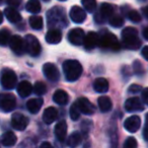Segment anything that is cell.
<instances>
[{
  "mask_svg": "<svg viewBox=\"0 0 148 148\" xmlns=\"http://www.w3.org/2000/svg\"><path fill=\"white\" fill-rule=\"evenodd\" d=\"M34 92L37 95H43L47 92V86L44 82H41V81H38V82L35 83L33 87Z\"/></svg>",
  "mask_w": 148,
  "mask_h": 148,
  "instance_id": "obj_32",
  "label": "cell"
},
{
  "mask_svg": "<svg viewBox=\"0 0 148 148\" xmlns=\"http://www.w3.org/2000/svg\"><path fill=\"white\" fill-rule=\"evenodd\" d=\"M114 13V7L110 3H103L101 5L99 12H97L95 15V18L97 23H105L106 18L111 17Z\"/></svg>",
  "mask_w": 148,
  "mask_h": 148,
  "instance_id": "obj_12",
  "label": "cell"
},
{
  "mask_svg": "<svg viewBox=\"0 0 148 148\" xmlns=\"http://www.w3.org/2000/svg\"><path fill=\"white\" fill-rule=\"evenodd\" d=\"M81 3L87 12H93L97 8V0H81Z\"/></svg>",
  "mask_w": 148,
  "mask_h": 148,
  "instance_id": "obj_33",
  "label": "cell"
},
{
  "mask_svg": "<svg viewBox=\"0 0 148 148\" xmlns=\"http://www.w3.org/2000/svg\"><path fill=\"white\" fill-rule=\"evenodd\" d=\"M110 25L115 27H121L124 25V18L119 14H113L110 17Z\"/></svg>",
  "mask_w": 148,
  "mask_h": 148,
  "instance_id": "obj_34",
  "label": "cell"
},
{
  "mask_svg": "<svg viewBox=\"0 0 148 148\" xmlns=\"http://www.w3.org/2000/svg\"><path fill=\"white\" fill-rule=\"evenodd\" d=\"M85 34L81 29H73L68 34V41L74 46H81L84 42Z\"/></svg>",
  "mask_w": 148,
  "mask_h": 148,
  "instance_id": "obj_11",
  "label": "cell"
},
{
  "mask_svg": "<svg viewBox=\"0 0 148 148\" xmlns=\"http://www.w3.org/2000/svg\"><path fill=\"white\" fill-rule=\"evenodd\" d=\"M8 1H12V2H9V3H11V4L19 5V0H8Z\"/></svg>",
  "mask_w": 148,
  "mask_h": 148,
  "instance_id": "obj_46",
  "label": "cell"
},
{
  "mask_svg": "<svg viewBox=\"0 0 148 148\" xmlns=\"http://www.w3.org/2000/svg\"><path fill=\"white\" fill-rule=\"evenodd\" d=\"M41 147L42 148H44V147H52V145L50 143H48V142H44V143H42V145H41Z\"/></svg>",
  "mask_w": 148,
  "mask_h": 148,
  "instance_id": "obj_44",
  "label": "cell"
},
{
  "mask_svg": "<svg viewBox=\"0 0 148 148\" xmlns=\"http://www.w3.org/2000/svg\"><path fill=\"white\" fill-rule=\"evenodd\" d=\"M16 140L17 138L13 132L7 131L1 137V143H2V145L6 146V147H10V146H13L16 143Z\"/></svg>",
  "mask_w": 148,
  "mask_h": 148,
  "instance_id": "obj_26",
  "label": "cell"
},
{
  "mask_svg": "<svg viewBox=\"0 0 148 148\" xmlns=\"http://www.w3.org/2000/svg\"><path fill=\"white\" fill-rule=\"evenodd\" d=\"M137 145H138L137 141H136V139L134 137L128 138L125 141V143H124V147H126V148H135V147H137Z\"/></svg>",
  "mask_w": 148,
  "mask_h": 148,
  "instance_id": "obj_37",
  "label": "cell"
},
{
  "mask_svg": "<svg viewBox=\"0 0 148 148\" xmlns=\"http://www.w3.org/2000/svg\"><path fill=\"white\" fill-rule=\"evenodd\" d=\"M59 1H65V0H59Z\"/></svg>",
  "mask_w": 148,
  "mask_h": 148,
  "instance_id": "obj_50",
  "label": "cell"
},
{
  "mask_svg": "<svg viewBox=\"0 0 148 148\" xmlns=\"http://www.w3.org/2000/svg\"><path fill=\"white\" fill-rule=\"evenodd\" d=\"M17 92H18L19 97H27L33 92V85L29 81H21L17 85Z\"/></svg>",
  "mask_w": 148,
  "mask_h": 148,
  "instance_id": "obj_20",
  "label": "cell"
},
{
  "mask_svg": "<svg viewBox=\"0 0 148 148\" xmlns=\"http://www.w3.org/2000/svg\"><path fill=\"white\" fill-rule=\"evenodd\" d=\"M4 15L6 16V18L8 19V21L12 23H16L18 21H21V15L16 9H14L13 7H7L4 9Z\"/></svg>",
  "mask_w": 148,
  "mask_h": 148,
  "instance_id": "obj_25",
  "label": "cell"
},
{
  "mask_svg": "<svg viewBox=\"0 0 148 148\" xmlns=\"http://www.w3.org/2000/svg\"><path fill=\"white\" fill-rule=\"evenodd\" d=\"M70 118H71L73 121H76V120L79 119V117H80V110H79L78 106H77V103H73V105L70 107Z\"/></svg>",
  "mask_w": 148,
  "mask_h": 148,
  "instance_id": "obj_35",
  "label": "cell"
},
{
  "mask_svg": "<svg viewBox=\"0 0 148 148\" xmlns=\"http://www.w3.org/2000/svg\"><path fill=\"white\" fill-rule=\"evenodd\" d=\"M53 101L60 106H65L68 103V101H69V95H68L67 92L64 91L63 89H58V90H56L55 92H54Z\"/></svg>",
  "mask_w": 148,
  "mask_h": 148,
  "instance_id": "obj_24",
  "label": "cell"
},
{
  "mask_svg": "<svg viewBox=\"0 0 148 148\" xmlns=\"http://www.w3.org/2000/svg\"><path fill=\"white\" fill-rule=\"evenodd\" d=\"M48 23L51 25L52 27H57V25H67V21H65V14L62 7H54L48 12Z\"/></svg>",
  "mask_w": 148,
  "mask_h": 148,
  "instance_id": "obj_4",
  "label": "cell"
},
{
  "mask_svg": "<svg viewBox=\"0 0 148 148\" xmlns=\"http://www.w3.org/2000/svg\"><path fill=\"white\" fill-rule=\"evenodd\" d=\"M16 106V99L12 93H1L0 95V111L9 113L13 111Z\"/></svg>",
  "mask_w": 148,
  "mask_h": 148,
  "instance_id": "obj_7",
  "label": "cell"
},
{
  "mask_svg": "<svg viewBox=\"0 0 148 148\" xmlns=\"http://www.w3.org/2000/svg\"><path fill=\"white\" fill-rule=\"evenodd\" d=\"M134 70H135L136 73H139V74H142L143 73V68H142V64L140 63L139 61H135L134 62Z\"/></svg>",
  "mask_w": 148,
  "mask_h": 148,
  "instance_id": "obj_41",
  "label": "cell"
},
{
  "mask_svg": "<svg viewBox=\"0 0 148 148\" xmlns=\"http://www.w3.org/2000/svg\"><path fill=\"white\" fill-rule=\"evenodd\" d=\"M44 1H50V0H44Z\"/></svg>",
  "mask_w": 148,
  "mask_h": 148,
  "instance_id": "obj_49",
  "label": "cell"
},
{
  "mask_svg": "<svg viewBox=\"0 0 148 148\" xmlns=\"http://www.w3.org/2000/svg\"><path fill=\"white\" fill-rule=\"evenodd\" d=\"M123 43L127 49L138 50L141 47V41L138 38V32L135 27H125L122 32Z\"/></svg>",
  "mask_w": 148,
  "mask_h": 148,
  "instance_id": "obj_1",
  "label": "cell"
},
{
  "mask_svg": "<svg viewBox=\"0 0 148 148\" xmlns=\"http://www.w3.org/2000/svg\"><path fill=\"white\" fill-rule=\"evenodd\" d=\"M143 13H144V15H145L146 17H148V6H146V7H144V8H143Z\"/></svg>",
  "mask_w": 148,
  "mask_h": 148,
  "instance_id": "obj_45",
  "label": "cell"
},
{
  "mask_svg": "<svg viewBox=\"0 0 148 148\" xmlns=\"http://www.w3.org/2000/svg\"><path fill=\"white\" fill-rule=\"evenodd\" d=\"M25 8L31 13H39L41 11V3L39 0H29L25 5Z\"/></svg>",
  "mask_w": 148,
  "mask_h": 148,
  "instance_id": "obj_28",
  "label": "cell"
},
{
  "mask_svg": "<svg viewBox=\"0 0 148 148\" xmlns=\"http://www.w3.org/2000/svg\"><path fill=\"white\" fill-rule=\"evenodd\" d=\"M11 125L17 131H23L29 125V118L21 113H14L11 116Z\"/></svg>",
  "mask_w": 148,
  "mask_h": 148,
  "instance_id": "obj_9",
  "label": "cell"
},
{
  "mask_svg": "<svg viewBox=\"0 0 148 148\" xmlns=\"http://www.w3.org/2000/svg\"><path fill=\"white\" fill-rule=\"evenodd\" d=\"M97 103H99V108L101 112L103 113H107V112L111 111L113 108V103L109 97H101L97 99Z\"/></svg>",
  "mask_w": 148,
  "mask_h": 148,
  "instance_id": "obj_27",
  "label": "cell"
},
{
  "mask_svg": "<svg viewBox=\"0 0 148 148\" xmlns=\"http://www.w3.org/2000/svg\"><path fill=\"white\" fill-rule=\"evenodd\" d=\"M79 110L84 115H92L95 112V107L86 99V97H80L76 101Z\"/></svg>",
  "mask_w": 148,
  "mask_h": 148,
  "instance_id": "obj_16",
  "label": "cell"
},
{
  "mask_svg": "<svg viewBox=\"0 0 148 148\" xmlns=\"http://www.w3.org/2000/svg\"><path fill=\"white\" fill-rule=\"evenodd\" d=\"M58 117V111L54 107H49L44 111L43 113V121L46 124L50 125V124L54 123Z\"/></svg>",
  "mask_w": 148,
  "mask_h": 148,
  "instance_id": "obj_19",
  "label": "cell"
},
{
  "mask_svg": "<svg viewBox=\"0 0 148 148\" xmlns=\"http://www.w3.org/2000/svg\"><path fill=\"white\" fill-rule=\"evenodd\" d=\"M70 18L75 23H82L86 18V12L85 9L81 8L79 6H73L70 10Z\"/></svg>",
  "mask_w": 148,
  "mask_h": 148,
  "instance_id": "obj_15",
  "label": "cell"
},
{
  "mask_svg": "<svg viewBox=\"0 0 148 148\" xmlns=\"http://www.w3.org/2000/svg\"><path fill=\"white\" fill-rule=\"evenodd\" d=\"M25 51L27 52L29 55L32 57H38L42 51L40 42L35 36L33 35H27L25 39Z\"/></svg>",
  "mask_w": 148,
  "mask_h": 148,
  "instance_id": "obj_6",
  "label": "cell"
},
{
  "mask_svg": "<svg viewBox=\"0 0 148 148\" xmlns=\"http://www.w3.org/2000/svg\"><path fill=\"white\" fill-rule=\"evenodd\" d=\"M93 89L99 93L107 92L109 90V81L103 77H99L93 82Z\"/></svg>",
  "mask_w": 148,
  "mask_h": 148,
  "instance_id": "obj_23",
  "label": "cell"
},
{
  "mask_svg": "<svg viewBox=\"0 0 148 148\" xmlns=\"http://www.w3.org/2000/svg\"><path fill=\"white\" fill-rule=\"evenodd\" d=\"M63 71L68 81H76L82 74V66L76 60H66L63 63Z\"/></svg>",
  "mask_w": 148,
  "mask_h": 148,
  "instance_id": "obj_2",
  "label": "cell"
},
{
  "mask_svg": "<svg viewBox=\"0 0 148 148\" xmlns=\"http://www.w3.org/2000/svg\"><path fill=\"white\" fill-rule=\"evenodd\" d=\"M2 2H3V0H0V4H1Z\"/></svg>",
  "mask_w": 148,
  "mask_h": 148,
  "instance_id": "obj_48",
  "label": "cell"
},
{
  "mask_svg": "<svg viewBox=\"0 0 148 148\" xmlns=\"http://www.w3.org/2000/svg\"><path fill=\"white\" fill-rule=\"evenodd\" d=\"M43 73L46 76L48 80L52 81V82H56L59 80L60 78V73L58 71L57 67L52 63H46L43 66Z\"/></svg>",
  "mask_w": 148,
  "mask_h": 148,
  "instance_id": "obj_10",
  "label": "cell"
},
{
  "mask_svg": "<svg viewBox=\"0 0 148 148\" xmlns=\"http://www.w3.org/2000/svg\"><path fill=\"white\" fill-rule=\"evenodd\" d=\"M11 34L8 29H3L0 31V46H6L9 43Z\"/></svg>",
  "mask_w": 148,
  "mask_h": 148,
  "instance_id": "obj_31",
  "label": "cell"
},
{
  "mask_svg": "<svg viewBox=\"0 0 148 148\" xmlns=\"http://www.w3.org/2000/svg\"><path fill=\"white\" fill-rule=\"evenodd\" d=\"M9 47L15 53L16 55H23L25 52V40L18 35L11 36L10 40H9Z\"/></svg>",
  "mask_w": 148,
  "mask_h": 148,
  "instance_id": "obj_8",
  "label": "cell"
},
{
  "mask_svg": "<svg viewBox=\"0 0 148 148\" xmlns=\"http://www.w3.org/2000/svg\"><path fill=\"white\" fill-rule=\"evenodd\" d=\"M141 54H142V56H143V57L148 61V46H145V47L142 49Z\"/></svg>",
  "mask_w": 148,
  "mask_h": 148,
  "instance_id": "obj_42",
  "label": "cell"
},
{
  "mask_svg": "<svg viewBox=\"0 0 148 148\" xmlns=\"http://www.w3.org/2000/svg\"><path fill=\"white\" fill-rule=\"evenodd\" d=\"M81 142V135L79 132H73L67 139V145L70 147H76Z\"/></svg>",
  "mask_w": 148,
  "mask_h": 148,
  "instance_id": "obj_29",
  "label": "cell"
},
{
  "mask_svg": "<svg viewBox=\"0 0 148 148\" xmlns=\"http://www.w3.org/2000/svg\"><path fill=\"white\" fill-rule=\"evenodd\" d=\"M0 82H1V85L3 86V88L7 89V90L13 89L17 82V77L15 72L11 69H8V68L3 69L2 72H1Z\"/></svg>",
  "mask_w": 148,
  "mask_h": 148,
  "instance_id": "obj_5",
  "label": "cell"
},
{
  "mask_svg": "<svg viewBox=\"0 0 148 148\" xmlns=\"http://www.w3.org/2000/svg\"><path fill=\"white\" fill-rule=\"evenodd\" d=\"M83 46H84V49L87 51L95 49L97 46H99V35L95 32H89L87 35H85Z\"/></svg>",
  "mask_w": 148,
  "mask_h": 148,
  "instance_id": "obj_17",
  "label": "cell"
},
{
  "mask_svg": "<svg viewBox=\"0 0 148 148\" xmlns=\"http://www.w3.org/2000/svg\"><path fill=\"white\" fill-rule=\"evenodd\" d=\"M142 87L138 84H132L131 86L129 87V91L132 93H138V92H141L142 91Z\"/></svg>",
  "mask_w": 148,
  "mask_h": 148,
  "instance_id": "obj_40",
  "label": "cell"
},
{
  "mask_svg": "<svg viewBox=\"0 0 148 148\" xmlns=\"http://www.w3.org/2000/svg\"><path fill=\"white\" fill-rule=\"evenodd\" d=\"M128 17L131 21L137 23L141 21V15L139 14V12H137L136 10H130L128 12Z\"/></svg>",
  "mask_w": 148,
  "mask_h": 148,
  "instance_id": "obj_36",
  "label": "cell"
},
{
  "mask_svg": "<svg viewBox=\"0 0 148 148\" xmlns=\"http://www.w3.org/2000/svg\"><path fill=\"white\" fill-rule=\"evenodd\" d=\"M2 21H3V14H2V12L0 11V25L2 23Z\"/></svg>",
  "mask_w": 148,
  "mask_h": 148,
  "instance_id": "obj_47",
  "label": "cell"
},
{
  "mask_svg": "<svg viewBox=\"0 0 148 148\" xmlns=\"http://www.w3.org/2000/svg\"><path fill=\"white\" fill-rule=\"evenodd\" d=\"M29 25L32 27V29H36V31H40L43 29L44 21L43 18L41 16H37V15H33L29 17Z\"/></svg>",
  "mask_w": 148,
  "mask_h": 148,
  "instance_id": "obj_30",
  "label": "cell"
},
{
  "mask_svg": "<svg viewBox=\"0 0 148 148\" xmlns=\"http://www.w3.org/2000/svg\"><path fill=\"white\" fill-rule=\"evenodd\" d=\"M142 35H143L144 39L147 40V41H148V27H144L143 31H142Z\"/></svg>",
  "mask_w": 148,
  "mask_h": 148,
  "instance_id": "obj_43",
  "label": "cell"
},
{
  "mask_svg": "<svg viewBox=\"0 0 148 148\" xmlns=\"http://www.w3.org/2000/svg\"><path fill=\"white\" fill-rule=\"evenodd\" d=\"M44 101L43 99H29L27 103V111L29 112L31 114H38L41 110L42 106H43Z\"/></svg>",
  "mask_w": 148,
  "mask_h": 148,
  "instance_id": "obj_21",
  "label": "cell"
},
{
  "mask_svg": "<svg viewBox=\"0 0 148 148\" xmlns=\"http://www.w3.org/2000/svg\"><path fill=\"white\" fill-rule=\"evenodd\" d=\"M61 40H62V34L58 29H50L47 33V35H46V41L49 44L56 45V44L60 43Z\"/></svg>",
  "mask_w": 148,
  "mask_h": 148,
  "instance_id": "obj_22",
  "label": "cell"
},
{
  "mask_svg": "<svg viewBox=\"0 0 148 148\" xmlns=\"http://www.w3.org/2000/svg\"><path fill=\"white\" fill-rule=\"evenodd\" d=\"M54 131H55V136L59 141L63 142L64 140H66V136H67V123H66V121L62 120V121L58 122L56 124Z\"/></svg>",
  "mask_w": 148,
  "mask_h": 148,
  "instance_id": "obj_18",
  "label": "cell"
},
{
  "mask_svg": "<svg viewBox=\"0 0 148 148\" xmlns=\"http://www.w3.org/2000/svg\"><path fill=\"white\" fill-rule=\"evenodd\" d=\"M141 99H142V101H143L145 105L148 106V87L142 89V91H141Z\"/></svg>",
  "mask_w": 148,
  "mask_h": 148,
  "instance_id": "obj_39",
  "label": "cell"
},
{
  "mask_svg": "<svg viewBox=\"0 0 148 148\" xmlns=\"http://www.w3.org/2000/svg\"><path fill=\"white\" fill-rule=\"evenodd\" d=\"M143 137L146 141H148V113L145 116V126L143 129Z\"/></svg>",
  "mask_w": 148,
  "mask_h": 148,
  "instance_id": "obj_38",
  "label": "cell"
},
{
  "mask_svg": "<svg viewBox=\"0 0 148 148\" xmlns=\"http://www.w3.org/2000/svg\"><path fill=\"white\" fill-rule=\"evenodd\" d=\"M140 126H141V119L139 116H131L128 119H126V121L124 122V128L127 130L128 132L131 133H135L139 130Z\"/></svg>",
  "mask_w": 148,
  "mask_h": 148,
  "instance_id": "obj_13",
  "label": "cell"
},
{
  "mask_svg": "<svg viewBox=\"0 0 148 148\" xmlns=\"http://www.w3.org/2000/svg\"><path fill=\"white\" fill-rule=\"evenodd\" d=\"M125 110L129 113L132 112H141L144 110V106L139 97H131L125 101Z\"/></svg>",
  "mask_w": 148,
  "mask_h": 148,
  "instance_id": "obj_14",
  "label": "cell"
},
{
  "mask_svg": "<svg viewBox=\"0 0 148 148\" xmlns=\"http://www.w3.org/2000/svg\"><path fill=\"white\" fill-rule=\"evenodd\" d=\"M99 46L103 50H112V51H119L121 46L118 41L117 37L113 33L103 31L99 36Z\"/></svg>",
  "mask_w": 148,
  "mask_h": 148,
  "instance_id": "obj_3",
  "label": "cell"
}]
</instances>
